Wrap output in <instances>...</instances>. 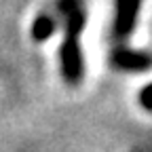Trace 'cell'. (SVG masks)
Wrapping results in <instances>:
<instances>
[{"label": "cell", "instance_id": "cell-4", "mask_svg": "<svg viewBox=\"0 0 152 152\" xmlns=\"http://www.w3.org/2000/svg\"><path fill=\"white\" fill-rule=\"evenodd\" d=\"M55 30H57V17L51 11H42L34 19V23L30 28V36L36 42H45L55 34Z\"/></svg>", "mask_w": 152, "mask_h": 152}, {"label": "cell", "instance_id": "cell-1", "mask_svg": "<svg viewBox=\"0 0 152 152\" xmlns=\"http://www.w3.org/2000/svg\"><path fill=\"white\" fill-rule=\"evenodd\" d=\"M55 11L64 19V42L59 47L61 76L70 87H76L85 78L80 34L87 26V7L85 0H57Z\"/></svg>", "mask_w": 152, "mask_h": 152}, {"label": "cell", "instance_id": "cell-5", "mask_svg": "<svg viewBox=\"0 0 152 152\" xmlns=\"http://www.w3.org/2000/svg\"><path fill=\"white\" fill-rule=\"evenodd\" d=\"M137 102H140V106H142L144 110L152 112V83H148L146 87L140 89V93H137Z\"/></svg>", "mask_w": 152, "mask_h": 152}, {"label": "cell", "instance_id": "cell-3", "mask_svg": "<svg viewBox=\"0 0 152 152\" xmlns=\"http://www.w3.org/2000/svg\"><path fill=\"white\" fill-rule=\"evenodd\" d=\"M140 11H142V0H114L112 38L127 40L137 26Z\"/></svg>", "mask_w": 152, "mask_h": 152}, {"label": "cell", "instance_id": "cell-2", "mask_svg": "<svg viewBox=\"0 0 152 152\" xmlns=\"http://www.w3.org/2000/svg\"><path fill=\"white\" fill-rule=\"evenodd\" d=\"M110 66L118 72L144 74V72L152 70V53H148L144 49L114 47L110 53Z\"/></svg>", "mask_w": 152, "mask_h": 152}]
</instances>
